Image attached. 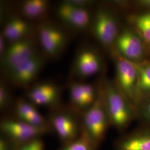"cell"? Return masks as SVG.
I'll return each mask as SVG.
<instances>
[{
	"instance_id": "obj_4",
	"label": "cell",
	"mask_w": 150,
	"mask_h": 150,
	"mask_svg": "<svg viewBox=\"0 0 150 150\" xmlns=\"http://www.w3.org/2000/svg\"><path fill=\"white\" fill-rule=\"evenodd\" d=\"M91 27L99 43L105 47L114 46L120 31L117 20L111 12L104 8L98 9L92 18Z\"/></svg>"
},
{
	"instance_id": "obj_27",
	"label": "cell",
	"mask_w": 150,
	"mask_h": 150,
	"mask_svg": "<svg viewBox=\"0 0 150 150\" xmlns=\"http://www.w3.org/2000/svg\"><path fill=\"white\" fill-rule=\"evenodd\" d=\"M0 150H12L11 142L8 139L5 137H1Z\"/></svg>"
},
{
	"instance_id": "obj_7",
	"label": "cell",
	"mask_w": 150,
	"mask_h": 150,
	"mask_svg": "<svg viewBox=\"0 0 150 150\" xmlns=\"http://www.w3.org/2000/svg\"><path fill=\"white\" fill-rule=\"evenodd\" d=\"M46 57L38 53L17 64L6 73L11 83L20 88L28 87L35 80L45 64Z\"/></svg>"
},
{
	"instance_id": "obj_14",
	"label": "cell",
	"mask_w": 150,
	"mask_h": 150,
	"mask_svg": "<svg viewBox=\"0 0 150 150\" xmlns=\"http://www.w3.org/2000/svg\"><path fill=\"white\" fill-rule=\"evenodd\" d=\"M99 88L90 83L73 81L69 86L70 102L74 109L83 113L96 100Z\"/></svg>"
},
{
	"instance_id": "obj_15",
	"label": "cell",
	"mask_w": 150,
	"mask_h": 150,
	"mask_svg": "<svg viewBox=\"0 0 150 150\" xmlns=\"http://www.w3.org/2000/svg\"><path fill=\"white\" fill-rule=\"evenodd\" d=\"M33 27L23 17L13 16L6 22L1 33L9 43L31 37Z\"/></svg>"
},
{
	"instance_id": "obj_8",
	"label": "cell",
	"mask_w": 150,
	"mask_h": 150,
	"mask_svg": "<svg viewBox=\"0 0 150 150\" xmlns=\"http://www.w3.org/2000/svg\"><path fill=\"white\" fill-rule=\"evenodd\" d=\"M38 53V44L31 36L9 43L5 53L1 58L2 68L6 74L17 64Z\"/></svg>"
},
{
	"instance_id": "obj_1",
	"label": "cell",
	"mask_w": 150,
	"mask_h": 150,
	"mask_svg": "<svg viewBox=\"0 0 150 150\" xmlns=\"http://www.w3.org/2000/svg\"><path fill=\"white\" fill-rule=\"evenodd\" d=\"M101 87L110 123L118 129H125L133 118L134 107L116 84L107 81Z\"/></svg>"
},
{
	"instance_id": "obj_16",
	"label": "cell",
	"mask_w": 150,
	"mask_h": 150,
	"mask_svg": "<svg viewBox=\"0 0 150 150\" xmlns=\"http://www.w3.org/2000/svg\"><path fill=\"white\" fill-rule=\"evenodd\" d=\"M17 120L39 127H50L46 120L38 111L36 105L29 100L20 99L15 106Z\"/></svg>"
},
{
	"instance_id": "obj_13",
	"label": "cell",
	"mask_w": 150,
	"mask_h": 150,
	"mask_svg": "<svg viewBox=\"0 0 150 150\" xmlns=\"http://www.w3.org/2000/svg\"><path fill=\"white\" fill-rule=\"evenodd\" d=\"M61 87L51 81H42L28 88L27 99L36 106H55L60 100Z\"/></svg>"
},
{
	"instance_id": "obj_24",
	"label": "cell",
	"mask_w": 150,
	"mask_h": 150,
	"mask_svg": "<svg viewBox=\"0 0 150 150\" xmlns=\"http://www.w3.org/2000/svg\"><path fill=\"white\" fill-rule=\"evenodd\" d=\"M67 2L70 4L76 6L77 7L89 9L90 7L93 5L95 2L91 0H66Z\"/></svg>"
},
{
	"instance_id": "obj_18",
	"label": "cell",
	"mask_w": 150,
	"mask_h": 150,
	"mask_svg": "<svg viewBox=\"0 0 150 150\" xmlns=\"http://www.w3.org/2000/svg\"><path fill=\"white\" fill-rule=\"evenodd\" d=\"M49 2L46 0H26L22 3L20 11L26 20H38L47 14Z\"/></svg>"
},
{
	"instance_id": "obj_12",
	"label": "cell",
	"mask_w": 150,
	"mask_h": 150,
	"mask_svg": "<svg viewBox=\"0 0 150 150\" xmlns=\"http://www.w3.org/2000/svg\"><path fill=\"white\" fill-rule=\"evenodd\" d=\"M56 15L66 26L76 30L84 31L91 27L92 18L90 10L71 5L66 0L57 6Z\"/></svg>"
},
{
	"instance_id": "obj_3",
	"label": "cell",
	"mask_w": 150,
	"mask_h": 150,
	"mask_svg": "<svg viewBox=\"0 0 150 150\" xmlns=\"http://www.w3.org/2000/svg\"><path fill=\"white\" fill-rule=\"evenodd\" d=\"M114 57L116 85L130 103L134 106L141 104L138 90V74L136 63L127 59L115 50H113Z\"/></svg>"
},
{
	"instance_id": "obj_17",
	"label": "cell",
	"mask_w": 150,
	"mask_h": 150,
	"mask_svg": "<svg viewBox=\"0 0 150 150\" xmlns=\"http://www.w3.org/2000/svg\"><path fill=\"white\" fill-rule=\"evenodd\" d=\"M117 150H150V130L124 137L119 141Z\"/></svg>"
},
{
	"instance_id": "obj_6",
	"label": "cell",
	"mask_w": 150,
	"mask_h": 150,
	"mask_svg": "<svg viewBox=\"0 0 150 150\" xmlns=\"http://www.w3.org/2000/svg\"><path fill=\"white\" fill-rule=\"evenodd\" d=\"M39 44L44 54L56 59L64 52L69 42L67 34L51 22L42 23L38 28Z\"/></svg>"
},
{
	"instance_id": "obj_11",
	"label": "cell",
	"mask_w": 150,
	"mask_h": 150,
	"mask_svg": "<svg viewBox=\"0 0 150 150\" xmlns=\"http://www.w3.org/2000/svg\"><path fill=\"white\" fill-rule=\"evenodd\" d=\"M102 66V57L96 50L88 46L83 47L75 56L72 74L79 79H86L100 72Z\"/></svg>"
},
{
	"instance_id": "obj_9",
	"label": "cell",
	"mask_w": 150,
	"mask_h": 150,
	"mask_svg": "<svg viewBox=\"0 0 150 150\" xmlns=\"http://www.w3.org/2000/svg\"><path fill=\"white\" fill-rule=\"evenodd\" d=\"M50 125L59 139L66 145L80 135L81 127L74 113L68 110H58L50 117Z\"/></svg>"
},
{
	"instance_id": "obj_28",
	"label": "cell",
	"mask_w": 150,
	"mask_h": 150,
	"mask_svg": "<svg viewBox=\"0 0 150 150\" xmlns=\"http://www.w3.org/2000/svg\"><path fill=\"white\" fill-rule=\"evenodd\" d=\"M136 4L140 7L148 9L149 11H150V0L139 1H137Z\"/></svg>"
},
{
	"instance_id": "obj_26",
	"label": "cell",
	"mask_w": 150,
	"mask_h": 150,
	"mask_svg": "<svg viewBox=\"0 0 150 150\" xmlns=\"http://www.w3.org/2000/svg\"><path fill=\"white\" fill-rule=\"evenodd\" d=\"M7 41L1 33L0 35V57H2L4 54L5 53L6 49L7 48L8 45L7 43Z\"/></svg>"
},
{
	"instance_id": "obj_21",
	"label": "cell",
	"mask_w": 150,
	"mask_h": 150,
	"mask_svg": "<svg viewBox=\"0 0 150 150\" xmlns=\"http://www.w3.org/2000/svg\"><path fill=\"white\" fill-rule=\"evenodd\" d=\"M97 146L82 130L80 135L74 141L67 144L60 150H96Z\"/></svg>"
},
{
	"instance_id": "obj_19",
	"label": "cell",
	"mask_w": 150,
	"mask_h": 150,
	"mask_svg": "<svg viewBox=\"0 0 150 150\" xmlns=\"http://www.w3.org/2000/svg\"><path fill=\"white\" fill-rule=\"evenodd\" d=\"M137 70V90L141 103L150 98V62L143 60L135 62Z\"/></svg>"
},
{
	"instance_id": "obj_25",
	"label": "cell",
	"mask_w": 150,
	"mask_h": 150,
	"mask_svg": "<svg viewBox=\"0 0 150 150\" xmlns=\"http://www.w3.org/2000/svg\"><path fill=\"white\" fill-rule=\"evenodd\" d=\"M144 101L142 106V113L145 117L150 121V98Z\"/></svg>"
},
{
	"instance_id": "obj_2",
	"label": "cell",
	"mask_w": 150,
	"mask_h": 150,
	"mask_svg": "<svg viewBox=\"0 0 150 150\" xmlns=\"http://www.w3.org/2000/svg\"><path fill=\"white\" fill-rule=\"evenodd\" d=\"M82 130L97 146L103 139L110 121L103 99L102 87L94 103L83 113Z\"/></svg>"
},
{
	"instance_id": "obj_20",
	"label": "cell",
	"mask_w": 150,
	"mask_h": 150,
	"mask_svg": "<svg viewBox=\"0 0 150 150\" xmlns=\"http://www.w3.org/2000/svg\"><path fill=\"white\" fill-rule=\"evenodd\" d=\"M129 21L145 44L150 45V11L131 15Z\"/></svg>"
},
{
	"instance_id": "obj_10",
	"label": "cell",
	"mask_w": 150,
	"mask_h": 150,
	"mask_svg": "<svg viewBox=\"0 0 150 150\" xmlns=\"http://www.w3.org/2000/svg\"><path fill=\"white\" fill-rule=\"evenodd\" d=\"M145 44L134 30L127 28L120 31L113 48L123 57L134 62H139L144 60Z\"/></svg>"
},
{
	"instance_id": "obj_23",
	"label": "cell",
	"mask_w": 150,
	"mask_h": 150,
	"mask_svg": "<svg viewBox=\"0 0 150 150\" xmlns=\"http://www.w3.org/2000/svg\"><path fill=\"white\" fill-rule=\"evenodd\" d=\"M16 150H45V148L43 142L37 139L18 146Z\"/></svg>"
},
{
	"instance_id": "obj_5",
	"label": "cell",
	"mask_w": 150,
	"mask_h": 150,
	"mask_svg": "<svg viewBox=\"0 0 150 150\" xmlns=\"http://www.w3.org/2000/svg\"><path fill=\"white\" fill-rule=\"evenodd\" d=\"M50 127L36 126L17 119H6L1 122L2 134L17 147L39 139L50 131Z\"/></svg>"
},
{
	"instance_id": "obj_22",
	"label": "cell",
	"mask_w": 150,
	"mask_h": 150,
	"mask_svg": "<svg viewBox=\"0 0 150 150\" xmlns=\"http://www.w3.org/2000/svg\"><path fill=\"white\" fill-rule=\"evenodd\" d=\"M12 101L11 92L4 81L0 83V109L4 111L10 106Z\"/></svg>"
}]
</instances>
